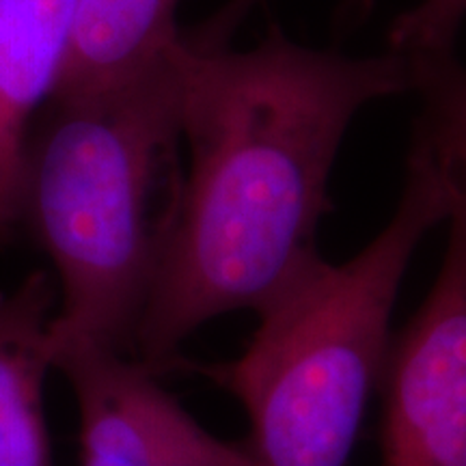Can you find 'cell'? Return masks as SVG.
Listing matches in <instances>:
<instances>
[{"instance_id": "6da1fadb", "label": "cell", "mask_w": 466, "mask_h": 466, "mask_svg": "<svg viewBox=\"0 0 466 466\" xmlns=\"http://www.w3.org/2000/svg\"><path fill=\"white\" fill-rule=\"evenodd\" d=\"M417 89L410 56L354 58L272 28L250 50L192 42L177 184L132 357L151 370L223 313H259L313 258L329 177L354 115Z\"/></svg>"}, {"instance_id": "7a4b0ae2", "label": "cell", "mask_w": 466, "mask_h": 466, "mask_svg": "<svg viewBox=\"0 0 466 466\" xmlns=\"http://www.w3.org/2000/svg\"><path fill=\"white\" fill-rule=\"evenodd\" d=\"M192 39L100 89L56 96L28 145L22 223L56 272L52 352L132 354L175 199Z\"/></svg>"}, {"instance_id": "3957f363", "label": "cell", "mask_w": 466, "mask_h": 466, "mask_svg": "<svg viewBox=\"0 0 466 466\" xmlns=\"http://www.w3.org/2000/svg\"><path fill=\"white\" fill-rule=\"evenodd\" d=\"M451 201V168L417 137L400 206L376 240L346 264L313 258L258 313L240 357L195 365L247 410L253 466H348L380 387L401 279Z\"/></svg>"}, {"instance_id": "277c9868", "label": "cell", "mask_w": 466, "mask_h": 466, "mask_svg": "<svg viewBox=\"0 0 466 466\" xmlns=\"http://www.w3.org/2000/svg\"><path fill=\"white\" fill-rule=\"evenodd\" d=\"M453 182L439 279L384 363L382 466H466V188Z\"/></svg>"}, {"instance_id": "5b68a950", "label": "cell", "mask_w": 466, "mask_h": 466, "mask_svg": "<svg viewBox=\"0 0 466 466\" xmlns=\"http://www.w3.org/2000/svg\"><path fill=\"white\" fill-rule=\"evenodd\" d=\"M55 370L72 387L80 419V466L253 464L244 442L220 441L132 354L76 346Z\"/></svg>"}, {"instance_id": "8992f818", "label": "cell", "mask_w": 466, "mask_h": 466, "mask_svg": "<svg viewBox=\"0 0 466 466\" xmlns=\"http://www.w3.org/2000/svg\"><path fill=\"white\" fill-rule=\"evenodd\" d=\"M76 0H0V242L22 223L28 145L72 48Z\"/></svg>"}, {"instance_id": "52a82bcc", "label": "cell", "mask_w": 466, "mask_h": 466, "mask_svg": "<svg viewBox=\"0 0 466 466\" xmlns=\"http://www.w3.org/2000/svg\"><path fill=\"white\" fill-rule=\"evenodd\" d=\"M56 309L48 272L0 289V466H56L44 404Z\"/></svg>"}, {"instance_id": "ba28073f", "label": "cell", "mask_w": 466, "mask_h": 466, "mask_svg": "<svg viewBox=\"0 0 466 466\" xmlns=\"http://www.w3.org/2000/svg\"><path fill=\"white\" fill-rule=\"evenodd\" d=\"M177 5L179 0H76L72 48L56 96L100 89L171 55L186 39L175 22Z\"/></svg>"}, {"instance_id": "9c48e42d", "label": "cell", "mask_w": 466, "mask_h": 466, "mask_svg": "<svg viewBox=\"0 0 466 466\" xmlns=\"http://www.w3.org/2000/svg\"><path fill=\"white\" fill-rule=\"evenodd\" d=\"M417 91L425 97L419 134L466 188V69L451 56L417 61Z\"/></svg>"}, {"instance_id": "30bf717a", "label": "cell", "mask_w": 466, "mask_h": 466, "mask_svg": "<svg viewBox=\"0 0 466 466\" xmlns=\"http://www.w3.org/2000/svg\"><path fill=\"white\" fill-rule=\"evenodd\" d=\"M466 0H421L398 17L391 28V52L417 58L451 56V46L462 20Z\"/></svg>"}]
</instances>
